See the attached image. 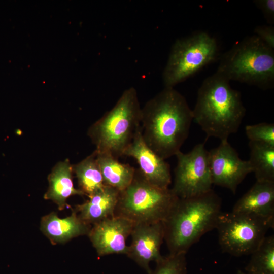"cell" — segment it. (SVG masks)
Masks as SVG:
<instances>
[{"instance_id": "603a6c76", "label": "cell", "mask_w": 274, "mask_h": 274, "mask_svg": "<svg viewBox=\"0 0 274 274\" xmlns=\"http://www.w3.org/2000/svg\"><path fill=\"white\" fill-rule=\"evenodd\" d=\"M249 141L274 146V124L266 122L248 125L245 127Z\"/></svg>"}, {"instance_id": "6da1fadb", "label": "cell", "mask_w": 274, "mask_h": 274, "mask_svg": "<svg viewBox=\"0 0 274 274\" xmlns=\"http://www.w3.org/2000/svg\"><path fill=\"white\" fill-rule=\"evenodd\" d=\"M193 120L192 110L184 96L174 87H164L141 108L143 139L165 160L180 151Z\"/></svg>"}, {"instance_id": "ba28073f", "label": "cell", "mask_w": 274, "mask_h": 274, "mask_svg": "<svg viewBox=\"0 0 274 274\" xmlns=\"http://www.w3.org/2000/svg\"><path fill=\"white\" fill-rule=\"evenodd\" d=\"M274 219L249 214L221 212L216 229L224 252L239 257L251 255L262 243Z\"/></svg>"}, {"instance_id": "277c9868", "label": "cell", "mask_w": 274, "mask_h": 274, "mask_svg": "<svg viewBox=\"0 0 274 274\" xmlns=\"http://www.w3.org/2000/svg\"><path fill=\"white\" fill-rule=\"evenodd\" d=\"M141 107L133 87L126 89L113 107L89 128L88 134L98 154L116 158L123 153L141 128Z\"/></svg>"}, {"instance_id": "4fadbf2b", "label": "cell", "mask_w": 274, "mask_h": 274, "mask_svg": "<svg viewBox=\"0 0 274 274\" xmlns=\"http://www.w3.org/2000/svg\"><path fill=\"white\" fill-rule=\"evenodd\" d=\"M123 156L133 158L144 178L150 184L161 188H168L172 182L170 166L144 141L141 128L125 150Z\"/></svg>"}, {"instance_id": "cb8c5ba5", "label": "cell", "mask_w": 274, "mask_h": 274, "mask_svg": "<svg viewBox=\"0 0 274 274\" xmlns=\"http://www.w3.org/2000/svg\"><path fill=\"white\" fill-rule=\"evenodd\" d=\"M254 35L269 47L274 49V27L272 25L256 26Z\"/></svg>"}, {"instance_id": "8fae6325", "label": "cell", "mask_w": 274, "mask_h": 274, "mask_svg": "<svg viewBox=\"0 0 274 274\" xmlns=\"http://www.w3.org/2000/svg\"><path fill=\"white\" fill-rule=\"evenodd\" d=\"M134 225L129 220L114 215L93 224L88 235L99 256L127 255L126 241Z\"/></svg>"}, {"instance_id": "9a60e30c", "label": "cell", "mask_w": 274, "mask_h": 274, "mask_svg": "<svg viewBox=\"0 0 274 274\" xmlns=\"http://www.w3.org/2000/svg\"><path fill=\"white\" fill-rule=\"evenodd\" d=\"M120 192L105 185L102 189L88 197V200L77 206L75 212L84 222L93 225L115 215Z\"/></svg>"}, {"instance_id": "5b68a950", "label": "cell", "mask_w": 274, "mask_h": 274, "mask_svg": "<svg viewBox=\"0 0 274 274\" xmlns=\"http://www.w3.org/2000/svg\"><path fill=\"white\" fill-rule=\"evenodd\" d=\"M216 73L235 81L268 89L274 84V49L253 35L235 44L222 56Z\"/></svg>"}, {"instance_id": "7c38bea8", "label": "cell", "mask_w": 274, "mask_h": 274, "mask_svg": "<svg viewBox=\"0 0 274 274\" xmlns=\"http://www.w3.org/2000/svg\"><path fill=\"white\" fill-rule=\"evenodd\" d=\"M130 236L131 241L126 255L149 274L152 271L150 263H158L164 257L160 254L164 240L163 223L135 224Z\"/></svg>"}, {"instance_id": "9c48e42d", "label": "cell", "mask_w": 274, "mask_h": 274, "mask_svg": "<svg viewBox=\"0 0 274 274\" xmlns=\"http://www.w3.org/2000/svg\"><path fill=\"white\" fill-rule=\"evenodd\" d=\"M175 156L177 163L171 189L178 197L196 196L212 190L209 151L204 143L197 144L187 153L180 151Z\"/></svg>"}, {"instance_id": "ac0fdd59", "label": "cell", "mask_w": 274, "mask_h": 274, "mask_svg": "<svg viewBox=\"0 0 274 274\" xmlns=\"http://www.w3.org/2000/svg\"><path fill=\"white\" fill-rule=\"evenodd\" d=\"M96 155L105 185L120 192L125 189L132 182L136 168L120 162L111 155L97 153Z\"/></svg>"}, {"instance_id": "8992f818", "label": "cell", "mask_w": 274, "mask_h": 274, "mask_svg": "<svg viewBox=\"0 0 274 274\" xmlns=\"http://www.w3.org/2000/svg\"><path fill=\"white\" fill-rule=\"evenodd\" d=\"M178 198L172 189L149 183L136 168L131 184L120 192L115 215L123 217L134 224L162 222Z\"/></svg>"}, {"instance_id": "5bb4252c", "label": "cell", "mask_w": 274, "mask_h": 274, "mask_svg": "<svg viewBox=\"0 0 274 274\" xmlns=\"http://www.w3.org/2000/svg\"><path fill=\"white\" fill-rule=\"evenodd\" d=\"M231 211L274 219V182L256 181Z\"/></svg>"}, {"instance_id": "52a82bcc", "label": "cell", "mask_w": 274, "mask_h": 274, "mask_svg": "<svg viewBox=\"0 0 274 274\" xmlns=\"http://www.w3.org/2000/svg\"><path fill=\"white\" fill-rule=\"evenodd\" d=\"M218 52L216 39L199 31L177 40L162 74L165 87H174L214 61Z\"/></svg>"}, {"instance_id": "e0dca14e", "label": "cell", "mask_w": 274, "mask_h": 274, "mask_svg": "<svg viewBox=\"0 0 274 274\" xmlns=\"http://www.w3.org/2000/svg\"><path fill=\"white\" fill-rule=\"evenodd\" d=\"M73 173V165L66 159L57 164L48 177L49 187L44 198L52 200L59 210L64 209L66 200L70 196L84 195L81 190L74 188Z\"/></svg>"}, {"instance_id": "30bf717a", "label": "cell", "mask_w": 274, "mask_h": 274, "mask_svg": "<svg viewBox=\"0 0 274 274\" xmlns=\"http://www.w3.org/2000/svg\"><path fill=\"white\" fill-rule=\"evenodd\" d=\"M213 185L230 190L233 194L239 184L252 172L249 161L242 160L228 140L209 151Z\"/></svg>"}, {"instance_id": "484cf974", "label": "cell", "mask_w": 274, "mask_h": 274, "mask_svg": "<svg viewBox=\"0 0 274 274\" xmlns=\"http://www.w3.org/2000/svg\"><path fill=\"white\" fill-rule=\"evenodd\" d=\"M237 274H246L245 273H244V272H243L241 270H238L237 272Z\"/></svg>"}, {"instance_id": "d4e9b609", "label": "cell", "mask_w": 274, "mask_h": 274, "mask_svg": "<svg viewBox=\"0 0 274 274\" xmlns=\"http://www.w3.org/2000/svg\"><path fill=\"white\" fill-rule=\"evenodd\" d=\"M256 6L261 10L267 23L272 25L274 23V1L256 0Z\"/></svg>"}, {"instance_id": "7a4b0ae2", "label": "cell", "mask_w": 274, "mask_h": 274, "mask_svg": "<svg viewBox=\"0 0 274 274\" xmlns=\"http://www.w3.org/2000/svg\"><path fill=\"white\" fill-rule=\"evenodd\" d=\"M192 113L193 120L208 138H216L221 142L237 132L246 108L240 92L216 72L207 78L199 87Z\"/></svg>"}, {"instance_id": "7402d4cb", "label": "cell", "mask_w": 274, "mask_h": 274, "mask_svg": "<svg viewBox=\"0 0 274 274\" xmlns=\"http://www.w3.org/2000/svg\"><path fill=\"white\" fill-rule=\"evenodd\" d=\"M186 253L170 254L159 262L149 274H186L187 272Z\"/></svg>"}, {"instance_id": "44dd1931", "label": "cell", "mask_w": 274, "mask_h": 274, "mask_svg": "<svg viewBox=\"0 0 274 274\" xmlns=\"http://www.w3.org/2000/svg\"><path fill=\"white\" fill-rule=\"evenodd\" d=\"M245 267L248 274H274V236H266Z\"/></svg>"}, {"instance_id": "2e32d148", "label": "cell", "mask_w": 274, "mask_h": 274, "mask_svg": "<svg viewBox=\"0 0 274 274\" xmlns=\"http://www.w3.org/2000/svg\"><path fill=\"white\" fill-rule=\"evenodd\" d=\"M91 227L73 212L71 215L61 218L54 213L43 217L42 232L54 243H62L74 237L88 234Z\"/></svg>"}, {"instance_id": "d6986e66", "label": "cell", "mask_w": 274, "mask_h": 274, "mask_svg": "<svg viewBox=\"0 0 274 274\" xmlns=\"http://www.w3.org/2000/svg\"><path fill=\"white\" fill-rule=\"evenodd\" d=\"M73 171L77 178L79 189L88 197L105 186L95 151L80 162L73 165Z\"/></svg>"}, {"instance_id": "3957f363", "label": "cell", "mask_w": 274, "mask_h": 274, "mask_svg": "<svg viewBox=\"0 0 274 274\" xmlns=\"http://www.w3.org/2000/svg\"><path fill=\"white\" fill-rule=\"evenodd\" d=\"M221 203L213 190L196 196L178 198L162 222L169 254H186L204 234L216 229Z\"/></svg>"}, {"instance_id": "ffe728a7", "label": "cell", "mask_w": 274, "mask_h": 274, "mask_svg": "<svg viewBox=\"0 0 274 274\" xmlns=\"http://www.w3.org/2000/svg\"><path fill=\"white\" fill-rule=\"evenodd\" d=\"M248 160L257 181L274 182V146L249 142Z\"/></svg>"}]
</instances>
